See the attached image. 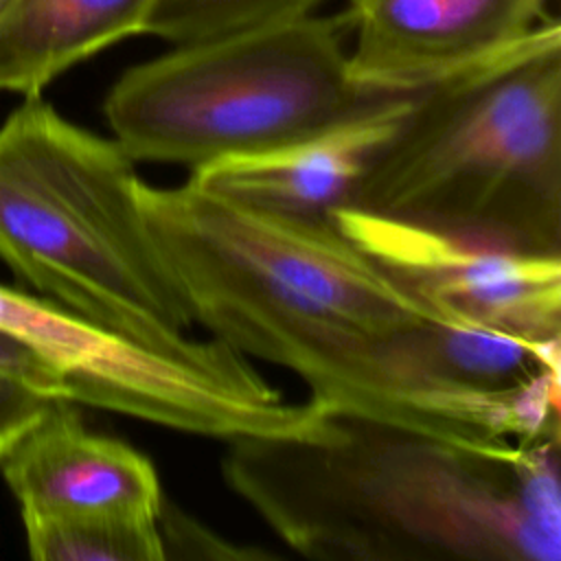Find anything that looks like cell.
I'll list each match as a JSON object with an SVG mask.
<instances>
[{
    "label": "cell",
    "instance_id": "ba28073f",
    "mask_svg": "<svg viewBox=\"0 0 561 561\" xmlns=\"http://www.w3.org/2000/svg\"><path fill=\"white\" fill-rule=\"evenodd\" d=\"M353 77L412 94L486 64L548 22L546 0H351Z\"/></svg>",
    "mask_w": 561,
    "mask_h": 561
},
{
    "label": "cell",
    "instance_id": "30bf717a",
    "mask_svg": "<svg viewBox=\"0 0 561 561\" xmlns=\"http://www.w3.org/2000/svg\"><path fill=\"white\" fill-rule=\"evenodd\" d=\"M0 471L20 513L158 517L162 489L149 458L90 432L75 403L55 399L13 443Z\"/></svg>",
    "mask_w": 561,
    "mask_h": 561
},
{
    "label": "cell",
    "instance_id": "5b68a950",
    "mask_svg": "<svg viewBox=\"0 0 561 561\" xmlns=\"http://www.w3.org/2000/svg\"><path fill=\"white\" fill-rule=\"evenodd\" d=\"M342 15L298 18L175 44L125 70L103 114L134 162L191 171L340 123L386 94L362 85Z\"/></svg>",
    "mask_w": 561,
    "mask_h": 561
},
{
    "label": "cell",
    "instance_id": "9c48e42d",
    "mask_svg": "<svg viewBox=\"0 0 561 561\" xmlns=\"http://www.w3.org/2000/svg\"><path fill=\"white\" fill-rule=\"evenodd\" d=\"M414 94H386L313 134L202 164L191 171V180L259 210L333 221L337 210L355 204L364 175L403 121Z\"/></svg>",
    "mask_w": 561,
    "mask_h": 561
},
{
    "label": "cell",
    "instance_id": "4fadbf2b",
    "mask_svg": "<svg viewBox=\"0 0 561 561\" xmlns=\"http://www.w3.org/2000/svg\"><path fill=\"white\" fill-rule=\"evenodd\" d=\"M324 0H156L145 33L173 44L313 13Z\"/></svg>",
    "mask_w": 561,
    "mask_h": 561
},
{
    "label": "cell",
    "instance_id": "2e32d148",
    "mask_svg": "<svg viewBox=\"0 0 561 561\" xmlns=\"http://www.w3.org/2000/svg\"><path fill=\"white\" fill-rule=\"evenodd\" d=\"M0 373L11 375L50 397L64 399L57 375L24 344L0 331Z\"/></svg>",
    "mask_w": 561,
    "mask_h": 561
},
{
    "label": "cell",
    "instance_id": "5bb4252c",
    "mask_svg": "<svg viewBox=\"0 0 561 561\" xmlns=\"http://www.w3.org/2000/svg\"><path fill=\"white\" fill-rule=\"evenodd\" d=\"M158 533L164 559H265L272 557L261 548H243L219 537L215 530L197 522L193 515L173 506L162 497L158 517Z\"/></svg>",
    "mask_w": 561,
    "mask_h": 561
},
{
    "label": "cell",
    "instance_id": "6da1fadb",
    "mask_svg": "<svg viewBox=\"0 0 561 561\" xmlns=\"http://www.w3.org/2000/svg\"><path fill=\"white\" fill-rule=\"evenodd\" d=\"M140 204L193 322L213 337L291 370L335 414L484 445L419 397L394 362L397 335L438 316L333 221L259 210L191 178L140 182Z\"/></svg>",
    "mask_w": 561,
    "mask_h": 561
},
{
    "label": "cell",
    "instance_id": "8fae6325",
    "mask_svg": "<svg viewBox=\"0 0 561 561\" xmlns=\"http://www.w3.org/2000/svg\"><path fill=\"white\" fill-rule=\"evenodd\" d=\"M156 0H9L0 13V92L37 96L61 72L145 33Z\"/></svg>",
    "mask_w": 561,
    "mask_h": 561
},
{
    "label": "cell",
    "instance_id": "3957f363",
    "mask_svg": "<svg viewBox=\"0 0 561 561\" xmlns=\"http://www.w3.org/2000/svg\"><path fill=\"white\" fill-rule=\"evenodd\" d=\"M355 208L561 256V26L414 94Z\"/></svg>",
    "mask_w": 561,
    "mask_h": 561
},
{
    "label": "cell",
    "instance_id": "e0dca14e",
    "mask_svg": "<svg viewBox=\"0 0 561 561\" xmlns=\"http://www.w3.org/2000/svg\"><path fill=\"white\" fill-rule=\"evenodd\" d=\"M9 0H0V13H2V9H4V4H7Z\"/></svg>",
    "mask_w": 561,
    "mask_h": 561
},
{
    "label": "cell",
    "instance_id": "8992f818",
    "mask_svg": "<svg viewBox=\"0 0 561 561\" xmlns=\"http://www.w3.org/2000/svg\"><path fill=\"white\" fill-rule=\"evenodd\" d=\"M0 331L57 375L64 399L171 430L221 440L300 436L322 427L331 414L313 399L289 401L250 357L213 335L156 348L2 285Z\"/></svg>",
    "mask_w": 561,
    "mask_h": 561
},
{
    "label": "cell",
    "instance_id": "7c38bea8",
    "mask_svg": "<svg viewBox=\"0 0 561 561\" xmlns=\"http://www.w3.org/2000/svg\"><path fill=\"white\" fill-rule=\"evenodd\" d=\"M35 561H164L153 517L121 513H22Z\"/></svg>",
    "mask_w": 561,
    "mask_h": 561
},
{
    "label": "cell",
    "instance_id": "277c9868",
    "mask_svg": "<svg viewBox=\"0 0 561 561\" xmlns=\"http://www.w3.org/2000/svg\"><path fill=\"white\" fill-rule=\"evenodd\" d=\"M134 160L39 94L0 125V261L114 333L178 348L195 324L149 232Z\"/></svg>",
    "mask_w": 561,
    "mask_h": 561
},
{
    "label": "cell",
    "instance_id": "7a4b0ae2",
    "mask_svg": "<svg viewBox=\"0 0 561 561\" xmlns=\"http://www.w3.org/2000/svg\"><path fill=\"white\" fill-rule=\"evenodd\" d=\"M228 486L329 561H559V440L473 445L331 412L300 436L228 440Z\"/></svg>",
    "mask_w": 561,
    "mask_h": 561
},
{
    "label": "cell",
    "instance_id": "52a82bcc",
    "mask_svg": "<svg viewBox=\"0 0 561 561\" xmlns=\"http://www.w3.org/2000/svg\"><path fill=\"white\" fill-rule=\"evenodd\" d=\"M333 224L438 318L561 342V256L519 252L355 206Z\"/></svg>",
    "mask_w": 561,
    "mask_h": 561
},
{
    "label": "cell",
    "instance_id": "9a60e30c",
    "mask_svg": "<svg viewBox=\"0 0 561 561\" xmlns=\"http://www.w3.org/2000/svg\"><path fill=\"white\" fill-rule=\"evenodd\" d=\"M55 399L59 397L0 373V460Z\"/></svg>",
    "mask_w": 561,
    "mask_h": 561
}]
</instances>
